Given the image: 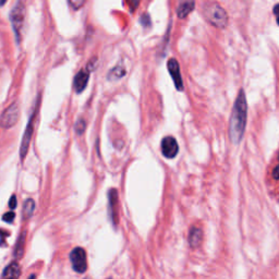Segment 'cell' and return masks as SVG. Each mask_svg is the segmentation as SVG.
I'll return each mask as SVG.
<instances>
[{
	"mask_svg": "<svg viewBox=\"0 0 279 279\" xmlns=\"http://www.w3.org/2000/svg\"><path fill=\"white\" fill-rule=\"evenodd\" d=\"M7 0H0V7H2L4 3H6Z\"/></svg>",
	"mask_w": 279,
	"mask_h": 279,
	"instance_id": "obj_25",
	"label": "cell"
},
{
	"mask_svg": "<svg viewBox=\"0 0 279 279\" xmlns=\"http://www.w3.org/2000/svg\"><path fill=\"white\" fill-rule=\"evenodd\" d=\"M141 23H142V25L144 27H147V26H150L151 25V18L148 14H143V16L141 17Z\"/></svg>",
	"mask_w": 279,
	"mask_h": 279,
	"instance_id": "obj_19",
	"label": "cell"
},
{
	"mask_svg": "<svg viewBox=\"0 0 279 279\" xmlns=\"http://www.w3.org/2000/svg\"><path fill=\"white\" fill-rule=\"evenodd\" d=\"M124 74H126V70H124V68H122L121 66H117V67H115L114 69L110 70V72L108 73V79L118 80L120 78H122Z\"/></svg>",
	"mask_w": 279,
	"mask_h": 279,
	"instance_id": "obj_15",
	"label": "cell"
},
{
	"mask_svg": "<svg viewBox=\"0 0 279 279\" xmlns=\"http://www.w3.org/2000/svg\"><path fill=\"white\" fill-rule=\"evenodd\" d=\"M273 12H274V16L276 17V21L278 23V25H279V3H277L275 7H274L273 9Z\"/></svg>",
	"mask_w": 279,
	"mask_h": 279,
	"instance_id": "obj_23",
	"label": "cell"
},
{
	"mask_svg": "<svg viewBox=\"0 0 279 279\" xmlns=\"http://www.w3.org/2000/svg\"><path fill=\"white\" fill-rule=\"evenodd\" d=\"M162 153L166 158H175L177 154L179 153V146L174 137H166L163 138L161 144Z\"/></svg>",
	"mask_w": 279,
	"mask_h": 279,
	"instance_id": "obj_7",
	"label": "cell"
},
{
	"mask_svg": "<svg viewBox=\"0 0 279 279\" xmlns=\"http://www.w3.org/2000/svg\"><path fill=\"white\" fill-rule=\"evenodd\" d=\"M70 262L73 271L79 274H84L88 269V258L83 248H74L70 253Z\"/></svg>",
	"mask_w": 279,
	"mask_h": 279,
	"instance_id": "obj_6",
	"label": "cell"
},
{
	"mask_svg": "<svg viewBox=\"0 0 279 279\" xmlns=\"http://www.w3.org/2000/svg\"><path fill=\"white\" fill-rule=\"evenodd\" d=\"M203 14L206 20H208L211 25L218 28L226 27L228 23L227 12L224 8H221L218 3L209 2L206 3L203 9Z\"/></svg>",
	"mask_w": 279,
	"mask_h": 279,
	"instance_id": "obj_2",
	"label": "cell"
},
{
	"mask_svg": "<svg viewBox=\"0 0 279 279\" xmlns=\"http://www.w3.org/2000/svg\"><path fill=\"white\" fill-rule=\"evenodd\" d=\"M203 241V232L201 228L193 227L189 232V243L191 248H198Z\"/></svg>",
	"mask_w": 279,
	"mask_h": 279,
	"instance_id": "obj_12",
	"label": "cell"
},
{
	"mask_svg": "<svg viewBox=\"0 0 279 279\" xmlns=\"http://www.w3.org/2000/svg\"><path fill=\"white\" fill-rule=\"evenodd\" d=\"M127 3L130 9H131V11H134L139 7L140 0H127Z\"/></svg>",
	"mask_w": 279,
	"mask_h": 279,
	"instance_id": "obj_21",
	"label": "cell"
},
{
	"mask_svg": "<svg viewBox=\"0 0 279 279\" xmlns=\"http://www.w3.org/2000/svg\"><path fill=\"white\" fill-rule=\"evenodd\" d=\"M35 210V202L33 201L32 199H28L23 204V209H22V214H23V218L24 219H28L33 215Z\"/></svg>",
	"mask_w": 279,
	"mask_h": 279,
	"instance_id": "obj_14",
	"label": "cell"
},
{
	"mask_svg": "<svg viewBox=\"0 0 279 279\" xmlns=\"http://www.w3.org/2000/svg\"><path fill=\"white\" fill-rule=\"evenodd\" d=\"M91 70L86 67V69L81 70L74 78V89L76 93H82L89 83Z\"/></svg>",
	"mask_w": 279,
	"mask_h": 279,
	"instance_id": "obj_10",
	"label": "cell"
},
{
	"mask_svg": "<svg viewBox=\"0 0 279 279\" xmlns=\"http://www.w3.org/2000/svg\"><path fill=\"white\" fill-rule=\"evenodd\" d=\"M75 132L76 134H79V136H81V134H83L84 131H85V129H86V122H85V120L84 119H80L76 121L75 123Z\"/></svg>",
	"mask_w": 279,
	"mask_h": 279,
	"instance_id": "obj_17",
	"label": "cell"
},
{
	"mask_svg": "<svg viewBox=\"0 0 279 279\" xmlns=\"http://www.w3.org/2000/svg\"><path fill=\"white\" fill-rule=\"evenodd\" d=\"M109 199V216L113 221V225H117L118 220V193L117 190L112 189L108 193Z\"/></svg>",
	"mask_w": 279,
	"mask_h": 279,
	"instance_id": "obj_9",
	"label": "cell"
},
{
	"mask_svg": "<svg viewBox=\"0 0 279 279\" xmlns=\"http://www.w3.org/2000/svg\"><path fill=\"white\" fill-rule=\"evenodd\" d=\"M167 68H168V71H169L172 80H174L176 89L178 91L184 90V81H182V78H181L180 66L179 64H178V61L175 58L169 59L167 62Z\"/></svg>",
	"mask_w": 279,
	"mask_h": 279,
	"instance_id": "obj_8",
	"label": "cell"
},
{
	"mask_svg": "<svg viewBox=\"0 0 279 279\" xmlns=\"http://www.w3.org/2000/svg\"><path fill=\"white\" fill-rule=\"evenodd\" d=\"M24 243H25V235H24V233H22L20 239H19L17 242L16 250H14V256L16 257L19 258L22 256L23 251H24Z\"/></svg>",
	"mask_w": 279,
	"mask_h": 279,
	"instance_id": "obj_16",
	"label": "cell"
},
{
	"mask_svg": "<svg viewBox=\"0 0 279 279\" xmlns=\"http://www.w3.org/2000/svg\"><path fill=\"white\" fill-rule=\"evenodd\" d=\"M21 276V268L18 262H12L4 268L1 277L2 278H18Z\"/></svg>",
	"mask_w": 279,
	"mask_h": 279,
	"instance_id": "obj_13",
	"label": "cell"
},
{
	"mask_svg": "<svg viewBox=\"0 0 279 279\" xmlns=\"http://www.w3.org/2000/svg\"><path fill=\"white\" fill-rule=\"evenodd\" d=\"M68 2L70 4V7L74 10H78V9L82 8L84 6L85 0H68Z\"/></svg>",
	"mask_w": 279,
	"mask_h": 279,
	"instance_id": "obj_18",
	"label": "cell"
},
{
	"mask_svg": "<svg viewBox=\"0 0 279 279\" xmlns=\"http://www.w3.org/2000/svg\"><path fill=\"white\" fill-rule=\"evenodd\" d=\"M40 100H41V98L38 97L37 103H36V108H35L34 112H33V114L31 115L30 120H28V123L26 126V129H25V132H24V136L22 139L21 150H20V156H21L22 162L24 161V158H25V156H26L28 147H30V144L32 141L33 133H34V124H35V119H36L37 114H38V109H40Z\"/></svg>",
	"mask_w": 279,
	"mask_h": 279,
	"instance_id": "obj_4",
	"label": "cell"
},
{
	"mask_svg": "<svg viewBox=\"0 0 279 279\" xmlns=\"http://www.w3.org/2000/svg\"><path fill=\"white\" fill-rule=\"evenodd\" d=\"M248 117V105L245 93L243 90H240L238 97L235 99L232 117L229 123V137L233 144H239L241 142L243 134L247 126Z\"/></svg>",
	"mask_w": 279,
	"mask_h": 279,
	"instance_id": "obj_1",
	"label": "cell"
},
{
	"mask_svg": "<svg viewBox=\"0 0 279 279\" xmlns=\"http://www.w3.org/2000/svg\"><path fill=\"white\" fill-rule=\"evenodd\" d=\"M194 7H195L194 0H185V1H182L177 9L178 18L180 19L186 18L192 11L194 10Z\"/></svg>",
	"mask_w": 279,
	"mask_h": 279,
	"instance_id": "obj_11",
	"label": "cell"
},
{
	"mask_svg": "<svg viewBox=\"0 0 279 279\" xmlns=\"http://www.w3.org/2000/svg\"><path fill=\"white\" fill-rule=\"evenodd\" d=\"M273 177L276 180H279V156H278V165L275 167V169L273 170Z\"/></svg>",
	"mask_w": 279,
	"mask_h": 279,
	"instance_id": "obj_24",
	"label": "cell"
},
{
	"mask_svg": "<svg viewBox=\"0 0 279 279\" xmlns=\"http://www.w3.org/2000/svg\"><path fill=\"white\" fill-rule=\"evenodd\" d=\"M10 21L14 34H16L17 42L20 43L24 22H25V6H24V3L21 0H18L12 8L10 13Z\"/></svg>",
	"mask_w": 279,
	"mask_h": 279,
	"instance_id": "obj_3",
	"label": "cell"
},
{
	"mask_svg": "<svg viewBox=\"0 0 279 279\" xmlns=\"http://www.w3.org/2000/svg\"><path fill=\"white\" fill-rule=\"evenodd\" d=\"M14 217H16V214L13 213V211H8L3 215V220L6 221V223H12Z\"/></svg>",
	"mask_w": 279,
	"mask_h": 279,
	"instance_id": "obj_20",
	"label": "cell"
},
{
	"mask_svg": "<svg viewBox=\"0 0 279 279\" xmlns=\"http://www.w3.org/2000/svg\"><path fill=\"white\" fill-rule=\"evenodd\" d=\"M9 208L11 209H14L17 208V198L16 195H12L10 198V201H9Z\"/></svg>",
	"mask_w": 279,
	"mask_h": 279,
	"instance_id": "obj_22",
	"label": "cell"
},
{
	"mask_svg": "<svg viewBox=\"0 0 279 279\" xmlns=\"http://www.w3.org/2000/svg\"><path fill=\"white\" fill-rule=\"evenodd\" d=\"M19 118H20V106L18 103H13L4 109L0 116V127L10 129L16 126Z\"/></svg>",
	"mask_w": 279,
	"mask_h": 279,
	"instance_id": "obj_5",
	"label": "cell"
}]
</instances>
